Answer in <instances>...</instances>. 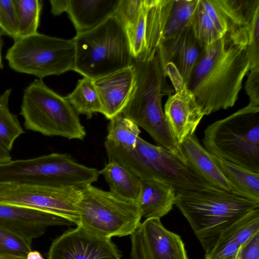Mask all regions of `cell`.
I'll list each match as a JSON object with an SVG mask.
<instances>
[{"label":"cell","mask_w":259,"mask_h":259,"mask_svg":"<svg viewBox=\"0 0 259 259\" xmlns=\"http://www.w3.org/2000/svg\"><path fill=\"white\" fill-rule=\"evenodd\" d=\"M249 70L246 48L226 33L205 49L186 85L208 115L235 105Z\"/></svg>","instance_id":"6da1fadb"},{"label":"cell","mask_w":259,"mask_h":259,"mask_svg":"<svg viewBox=\"0 0 259 259\" xmlns=\"http://www.w3.org/2000/svg\"><path fill=\"white\" fill-rule=\"evenodd\" d=\"M175 204L189 223L206 255L223 231L259 203L214 186L178 193Z\"/></svg>","instance_id":"7a4b0ae2"},{"label":"cell","mask_w":259,"mask_h":259,"mask_svg":"<svg viewBox=\"0 0 259 259\" xmlns=\"http://www.w3.org/2000/svg\"><path fill=\"white\" fill-rule=\"evenodd\" d=\"M104 146L108 161L119 163L141 180L154 179L164 183L172 187L177 194L213 186L188 162L140 137L133 150Z\"/></svg>","instance_id":"3957f363"},{"label":"cell","mask_w":259,"mask_h":259,"mask_svg":"<svg viewBox=\"0 0 259 259\" xmlns=\"http://www.w3.org/2000/svg\"><path fill=\"white\" fill-rule=\"evenodd\" d=\"M73 70L92 80L133 66L134 58L124 27L113 15L73 38Z\"/></svg>","instance_id":"277c9868"},{"label":"cell","mask_w":259,"mask_h":259,"mask_svg":"<svg viewBox=\"0 0 259 259\" xmlns=\"http://www.w3.org/2000/svg\"><path fill=\"white\" fill-rule=\"evenodd\" d=\"M203 142L215 156L259 173V106L248 104L209 125Z\"/></svg>","instance_id":"5b68a950"},{"label":"cell","mask_w":259,"mask_h":259,"mask_svg":"<svg viewBox=\"0 0 259 259\" xmlns=\"http://www.w3.org/2000/svg\"><path fill=\"white\" fill-rule=\"evenodd\" d=\"M20 114L25 129L47 136L82 140L86 136L78 114L70 104L36 79L24 90Z\"/></svg>","instance_id":"8992f818"},{"label":"cell","mask_w":259,"mask_h":259,"mask_svg":"<svg viewBox=\"0 0 259 259\" xmlns=\"http://www.w3.org/2000/svg\"><path fill=\"white\" fill-rule=\"evenodd\" d=\"M80 227L97 235L111 238L131 235L142 218L135 202L120 198L91 184L81 187Z\"/></svg>","instance_id":"52a82bcc"},{"label":"cell","mask_w":259,"mask_h":259,"mask_svg":"<svg viewBox=\"0 0 259 259\" xmlns=\"http://www.w3.org/2000/svg\"><path fill=\"white\" fill-rule=\"evenodd\" d=\"M75 57L73 38L64 39L38 32L14 40L6 55L12 69L39 79L73 70Z\"/></svg>","instance_id":"ba28073f"},{"label":"cell","mask_w":259,"mask_h":259,"mask_svg":"<svg viewBox=\"0 0 259 259\" xmlns=\"http://www.w3.org/2000/svg\"><path fill=\"white\" fill-rule=\"evenodd\" d=\"M81 187L0 183V203L29 207L62 217L77 226Z\"/></svg>","instance_id":"9c48e42d"},{"label":"cell","mask_w":259,"mask_h":259,"mask_svg":"<svg viewBox=\"0 0 259 259\" xmlns=\"http://www.w3.org/2000/svg\"><path fill=\"white\" fill-rule=\"evenodd\" d=\"M216 28L245 48L259 30V0H201Z\"/></svg>","instance_id":"30bf717a"},{"label":"cell","mask_w":259,"mask_h":259,"mask_svg":"<svg viewBox=\"0 0 259 259\" xmlns=\"http://www.w3.org/2000/svg\"><path fill=\"white\" fill-rule=\"evenodd\" d=\"M48 259H121V254L111 238L77 226L53 242Z\"/></svg>","instance_id":"8fae6325"},{"label":"cell","mask_w":259,"mask_h":259,"mask_svg":"<svg viewBox=\"0 0 259 259\" xmlns=\"http://www.w3.org/2000/svg\"><path fill=\"white\" fill-rule=\"evenodd\" d=\"M174 84L176 93L169 96L163 112L174 137L180 145L187 137L195 134L204 114L182 80Z\"/></svg>","instance_id":"7c38bea8"},{"label":"cell","mask_w":259,"mask_h":259,"mask_svg":"<svg viewBox=\"0 0 259 259\" xmlns=\"http://www.w3.org/2000/svg\"><path fill=\"white\" fill-rule=\"evenodd\" d=\"M58 215L18 205L0 203V226L32 242L42 235L48 227L73 225Z\"/></svg>","instance_id":"4fadbf2b"},{"label":"cell","mask_w":259,"mask_h":259,"mask_svg":"<svg viewBox=\"0 0 259 259\" xmlns=\"http://www.w3.org/2000/svg\"><path fill=\"white\" fill-rule=\"evenodd\" d=\"M138 230L145 259H188L180 236L166 229L160 219H146Z\"/></svg>","instance_id":"5bb4252c"},{"label":"cell","mask_w":259,"mask_h":259,"mask_svg":"<svg viewBox=\"0 0 259 259\" xmlns=\"http://www.w3.org/2000/svg\"><path fill=\"white\" fill-rule=\"evenodd\" d=\"M133 66L93 80L103 114L110 120L121 113L128 102L135 84Z\"/></svg>","instance_id":"9a60e30c"},{"label":"cell","mask_w":259,"mask_h":259,"mask_svg":"<svg viewBox=\"0 0 259 259\" xmlns=\"http://www.w3.org/2000/svg\"><path fill=\"white\" fill-rule=\"evenodd\" d=\"M204 50L195 38L190 25L170 46L157 53L163 68L167 64H172L186 84Z\"/></svg>","instance_id":"2e32d148"},{"label":"cell","mask_w":259,"mask_h":259,"mask_svg":"<svg viewBox=\"0 0 259 259\" xmlns=\"http://www.w3.org/2000/svg\"><path fill=\"white\" fill-rule=\"evenodd\" d=\"M177 193L170 186L154 179L141 180L137 203L142 217L159 218L167 214L175 203Z\"/></svg>","instance_id":"e0dca14e"},{"label":"cell","mask_w":259,"mask_h":259,"mask_svg":"<svg viewBox=\"0 0 259 259\" xmlns=\"http://www.w3.org/2000/svg\"><path fill=\"white\" fill-rule=\"evenodd\" d=\"M120 0H69L67 12L77 33L91 29L112 16Z\"/></svg>","instance_id":"ac0fdd59"},{"label":"cell","mask_w":259,"mask_h":259,"mask_svg":"<svg viewBox=\"0 0 259 259\" xmlns=\"http://www.w3.org/2000/svg\"><path fill=\"white\" fill-rule=\"evenodd\" d=\"M180 145L188 162L200 175L213 186L231 191L229 182L211 154L201 145L195 134L187 137Z\"/></svg>","instance_id":"d6986e66"},{"label":"cell","mask_w":259,"mask_h":259,"mask_svg":"<svg viewBox=\"0 0 259 259\" xmlns=\"http://www.w3.org/2000/svg\"><path fill=\"white\" fill-rule=\"evenodd\" d=\"M211 155L229 182L231 191L259 203V173Z\"/></svg>","instance_id":"ffe728a7"},{"label":"cell","mask_w":259,"mask_h":259,"mask_svg":"<svg viewBox=\"0 0 259 259\" xmlns=\"http://www.w3.org/2000/svg\"><path fill=\"white\" fill-rule=\"evenodd\" d=\"M109 185L110 192L122 199L137 203L141 179L129 169L114 161H108L99 171Z\"/></svg>","instance_id":"44dd1931"},{"label":"cell","mask_w":259,"mask_h":259,"mask_svg":"<svg viewBox=\"0 0 259 259\" xmlns=\"http://www.w3.org/2000/svg\"><path fill=\"white\" fill-rule=\"evenodd\" d=\"M104 145L133 150L136 147L141 131L139 127L120 113L110 120Z\"/></svg>","instance_id":"7402d4cb"},{"label":"cell","mask_w":259,"mask_h":259,"mask_svg":"<svg viewBox=\"0 0 259 259\" xmlns=\"http://www.w3.org/2000/svg\"><path fill=\"white\" fill-rule=\"evenodd\" d=\"M64 98L78 114L85 115L89 119L95 113H102L100 100L93 80L88 77L79 80L73 91Z\"/></svg>","instance_id":"603a6c76"},{"label":"cell","mask_w":259,"mask_h":259,"mask_svg":"<svg viewBox=\"0 0 259 259\" xmlns=\"http://www.w3.org/2000/svg\"><path fill=\"white\" fill-rule=\"evenodd\" d=\"M11 91L8 89L0 95V146L9 152L15 140L24 133L17 116L9 108Z\"/></svg>","instance_id":"cb8c5ba5"},{"label":"cell","mask_w":259,"mask_h":259,"mask_svg":"<svg viewBox=\"0 0 259 259\" xmlns=\"http://www.w3.org/2000/svg\"><path fill=\"white\" fill-rule=\"evenodd\" d=\"M19 26V38L37 33L42 7L41 0H13Z\"/></svg>","instance_id":"d4e9b609"},{"label":"cell","mask_w":259,"mask_h":259,"mask_svg":"<svg viewBox=\"0 0 259 259\" xmlns=\"http://www.w3.org/2000/svg\"><path fill=\"white\" fill-rule=\"evenodd\" d=\"M191 26L195 38L205 49L223 36L216 28L201 0H198Z\"/></svg>","instance_id":"484cf974"},{"label":"cell","mask_w":259,"mask_h":259,"mask_svg":"<svg viewBox=\"0 0 259 259\" xmlns=\"http://www.w3.org/2000/svg\"><path fill=\"white\" fill-rule=\"evenodd\" d=\"M153 0H142V10L136 23L125 30L134 59L142 57L146 50V30L147 17Z\"/></svg>","instance_id":"4316f807"},{"label":"cell","mask_w":259,"mask_h":259,"mask_svg":"<svg viewBox=\"0 0 259 259\" xmlns=\"http://www.w3.org/2000/svg\"><path fill=\"white\" fill-rule=\"evenodd\" d=\"M31 243L0 226V256L26 257L32 250Z\"/></svg>","instance_id":"83f0119b"},{"label":"cell","mask_w":259,"mask_h":259,"mask_svg":"<svg viewBox=\"0 0 259 259\" xmlns=\"http://www.w3.org/2000/svg\"><path fill=\"white\" fill-rule=\"evenodd\" d=\"M0 33L12 38L14 40L19 38L13 0H0Z\"/></svg>","instance_id":"f1b7e54d"},{"label":"cell","mask_w":259,"mask_h":259,"mask_svg":"<svg viewBox=\"0 0 259 259\" xmlns=\"http://www.w3.org/2000/svg\"><path fill=\"white\" fill-rule=\"evenodd\" d=\"M142 10V0H120L113 15L127 30L137 21Z\"/></svg>","instance_id":"f546056e"},{"label":"cell","mask_w":259,"mask_h":259,"mask_svg":"<svg viewBox=\"0 0 259 259\" xmlns=\"http://www.w3.org/2000/svg\"><path fill=\"white\" fill-rule=\"evenodd\" d=\"M250 71L245 89L249 98V104L259 106V65Z\"/></svg>","instance_id":"4dcf8cb0"},{"label":"cell","mask_w":259,"mask_h":259,"mask_svg":"<svg viewBox=\"0 0 259 259\" xmlns=\"http://www.w3.org/2000/svg\"><path fill=\"white\" fill-rule=\"evenodd\" d=\"M238 254L240 259H259V232L240 247Z\"/></svg>","instance_id":"1f68e13d"},{"label":"cell","mask_w":259,"mask_h":259,"mask_svg":"<svg viewBox=\"0 0 259 259\" xmlns=\"http://www.w3.org/2000/svg\"><path fill=\"white\" fill-rule=\"evenodd\" d=\"M51 13L58 16L66 12L68 7L69 0H50Z\"/></svg>","instance_id":"d6a6232c"},{"label":"cell","mask_w":259,"mask_h":259,"mask_svg":"<svg viewBox=\"0 0 259 259\" xmlns=\"http://www.w3.org/2000/svg\"><path fill=\"white\" fill-rule=\"evenodd\" d=\"M11 160L10 152L0 146V164L6 163Z\"/></svg>","instance_id":"836d02e7"},{"label":"cell","mask_w":259,"mask_h":259,"mask_svg":"<svg viewBox=\"0 0 259 259\" xmlns=\"http://www.w3.org/2000/svg\"><path fill=\"white\" fill-rule=\"evenodd\" d=\"M132 259H145L142 250L139 248H134L131 252Z\"/></svg>","instance_id":"e575fe53"},{"label":"cell","mask_w":259,"mask_h":259,"mask_svg":"<svg viewBox=\"0 0 259 259\" xmlns=\"http://www.w3.org/2000/svg\"><path fill=\"white\" fill-rule=\"evenodd\" d=\"M27 259H44L41 254L37 251H31L26 256Z\"/></svg>","instance_id":"d590c367"},{"label":"cell","mask_w":259,"mask_h":259,"mask_svg":"<svg viewBox=\"0 0 259 259\" xmlns=\"http://www.w3.org/2000/svg\"><path fill=\"white\" fill-rule=\"evenodd\" d=\"M3 46V41L2 37V35L0 33V69L3 68V64L2 62V50Z\"/></svg>","instance_id":"8d00e7d4"},{"label":"cell","mask_w":259,"mask_h":259,"mask_svg":"<svg viewBox=\"0 0 259 259\" xmlns=\"http://www.w3.org/2000/svg\"><path fill=\"white\" fill-rule=\"evenodd\" d=\"M0 259H27L26 257L17 256H0Z\"/></svg>","instance_id":"74e56055"},{"label":"cell","mask_w":259,"mask_h":259,"mask_svg":"<svg viewBox=\"0 0 259 259\" xmlns=\"http://www.w3.org/2000/svg\"><path fill=\"white\" fill-rule=\"evenodd\" d=\"M239 251V250H238ZM222 259H240L238 251V252L234 256L229 257H226Z\"/></svg>","instance_id":"f35d334b"}]
</instances>
